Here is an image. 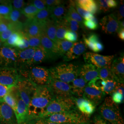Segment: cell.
I'll return each mask as SVG.
<instances>
[{"mask_svg":"<svg viewBox=\"0 0 124 124\" xmlns=\"http://www.w3.org/2000/svg\"><path fill=\"white\" fill-rule=\"evenodd\" d=\"M53 98V96L47 85H36L28 107V121L41 117L49 102Z\"/></svg>","mask_w":124,"mask_h":124,"instance_id":"obj_1","label":"cell"},{"mask_svg":"<svg viewBox=\"0 0 124 124\" xmlns=\"http://www.w3.org/2000/svg\"><path fill=\"white\" fill-rule=\"evenodd\" d=\"M80 67L73 63H64L49 69L51 78L68 84L79 76Z\"/></svg>","mask_w":124,"mask_h":124,"instance_id":"obj_2","label":"cell"},{"mask_svg":"<svg viewBox=\"0 0 124 124\" xmlns=\"http://www.w3.org/2000/svg\"><path fill=\"white\" fill-rule=\"evenodd\" d=\"M44 118L61 124H88V116L81 113L78 109L74 111L54 114Z\"/></svg>","mask_w":124,"mask_h":124,"instance_id":"obj_3","label":"cell"},{"mask_svg":"<svg viewBox=\"0 0 124 124\" xmlns=\"http://www.w3.org/2000/svg\"><path fill=\"white\" fill-rule=\"evenodd\" d=\"M75 97L66 98H54L49 102L46 108L44 113L40 118L48 115L74 111L78 109L75 104Z\"/></svg>","mask_w":124,"mask_h":124,"instance_id":"obj_4","label":"cell"},{"mask_svg":"<svg viewBox=\"0 0 124 124\" xmlns=\"http://www.w3.org/2000/svg\"><path fill=\"white\" fill-rule=\"evenodd\" d=\"M101 117L111 124H117L121 118L119 107L113 102L111 97H107L99 108Z\"/></svg>","mask_w":124,"mask_h":124,"instance_id":"obj_5","label":"cell"},{"mask_svg":"<svg viewBox=\"0 0 124 124\" xmlns=\"http://www.w3.org/2000/svg\"><path fill=\"white\" fill-rule=\"evenodd\" d=\"M28 79L36 85H46L50 80L49 69L41 66H35L28 71Z\"/></svg>","mask_w":124,"mask_h":124,"instance_id":"obj_6","label":"cell"},{"mask_svg":"<svg viewBox=\"0 0 124 124\" xmlns=\"http://www.w3.org/2000/svg\"><path fill=\"white\" fill-rule=\"evenodd\" d=\"M54 98H66L73 97L70 84L58 80L50 78L47 85Z\"/></svg>","mask_w":124,"mask_h":124,"instance_id":"obj_7","label":"cell"},{"mask_svg":"<svg viewBox=\"0 0 124 124\" xmlns=\"http://www.w3.org/2000/svg\"><path fill=\"white\" fill-rule=\"evenodd\" d=\"M36 85L28 79L20 77L16 87L21 98L28 107L36 90Z\"/></svg>","mask_w":124,"mask_h":124,"instance_id":"obj_8","label":"cell"},{"mask_svg":"<svg viewBox=\"0 0 124 124\" xmlns=\"http://www.w3.org/2000/svg\"><path fill=\"white\" fill-rule=\"evenodd\" d=\"M20 76L17 70L12 67L0 68V84L10 88L16 86Z\"/></svg>","mask_w":124,"mask_h":124,"instance_id":"obj_9","label":"cell"},{"mask_svg":"<svg viewBox=\"0 0 124 124\" xmlns=\"http://www.w3.org/2000/svg\"><path fill=\"white\" fill-rule=\"evenodd\" d=\"M17 50L3 46L0 47V67L15 68L17 65Z\"/></svg>","mask_w":124,"mask_h":124,"instance_id":"obj_10","label":"cell"},{"mask_svg":"<svg viewBox=\"0 0 124 124\" xmlns=\"http://www.w3.org/2000/svg\"><path fill=\"white\" fill-rule=\"evenodd\" d=\"M83 57L85 62L100 69L107 65H111L115 56H103L98 53L87 52L84 53Z\"/></svg>","mask_w":124,"mask_h":124,"instance_id":"obj_11","label":"cell"},{"mask_svg":"<svg viewBox=\"0 0 124 124\" xmlns=\"http://www.w3.org/2000/svg\"><path fill=\"white\" fill-rule=\"evenodd\" d=\"M13 90L17 100V108L15 115L17 124H24L29 120L28 108L20 98L16 87H13Z\"/></svg>","mask_w":124,"mask_h":124,"instance_id":"obj_12","label":"cell"},{"mask_svg":"<svg viewBox=\"0 0 124 124\" xmlns=\"http://www.w3.org/2000/svg\"><path fill=\"white\" fill-rule=\"evenodd\" d=\"M102 31L106 34H113L119 29V21L114 14H110L102 18L100 23Z\"/></svg>","mask_w":124,"mask_h":124,"instance_id":"obj_13","label":"cell"},{"mask_svg":"<svg viewBox=\"0 0 124 124\" xmlns=\"http://www.w3.org/2000/svg\"><path fill=\"white\" fill-rule=\"evenodd\" d=\"M44 23H40L35 18L28 19L23 26L22 32L30 36H40L43 29Z\"/></svg>","mask_w":124,"mask_h":124,"instance_id":"obj_14","label":"cell"},{"mask_svg":"<svg viewBox=\"0 0 124 124\" xmlns=\"http://www.w3.org/2000/svg\"><path fill=\"white\" fill-rule=\"evenodd\" d=\"M40 38L41 46L46 53L48 59H53L59 57L56 43L50 40L46 36L43 31V29L40 36Z\"/></svg>","mask_w":124,"mask_h":124,"instance_id":"obj_15","label":"cell"},{"mask_svg":"<svg viewBox=\"0 0 124 124\" xmlns=\"http://www.w3.org/2000/svg\"><path fill=\"white\" fill-rule=\"evenodd\" d=\"M0 123L17 124L14 112L4 102H0Z\"/></svg>","mask_w":124,"mask_h":124,"instance_id":"obj_16","label":"cell"},{"mask_svg":"<svg viewBox=\"0 0 124 124\" xmlns=\"http://www.w3.org/2000/svg\"><path fill=\"white\" fill-rule=\"evenodd\" d=\"M111 70L114 78L118 82L124 83V58L123 54L113 61L111 64Z\"/></svg>","mask_w":124,"mask_h":124,"instance_id":"obj_17","label":"cell"},{"mask_svg":"<svg viewBox=\"0 0 124 124\" xmlns=\"http://www.w3.org/2000/svg\"><path fill=\"white\" fill-rule=\"evenodd\" d=\"M105 95L102 91L86 85L85 88L82 98L92 102L96 106L101 102Z\"/></svg>","mask_w":124,"mask_h":124,"instance_id":"obj_18","label":"cell"},{"mask_svg":"<svg viewBox=\"0 0 124 124\" xmlns=\"http://www.w3.org/2000/svg\"><path fill=\"white\" fill-rule=\"evenodd\" d=\"M86 46L82 41L76 42L73 43L72 46L63 56L64 61H70L79 58L84 53Z\"/></svg>","mask_w":124,"mask_h":124,"instance_id":"obj_19","label":"cell"},{"mask_svg":"<svg viewBox=\"0 0 124 124\" xmlns=\"http://www.w3.org/2000/svg\"><path fill=\"white\" fill-rule=\"evenodd\" d=\"M74 99L77 108L84 115L89 116L95 111L96 106L92 102L83 98L75 97Z\"/></svg>","mask_w":124,"mask_h":124,"instance_id":"obj_20","label":"cell"},{"mask_svg":"<svg viewBox=\"0 0 124 124\" xmlns=\"http://www.w3.org/2000/svg\"><path fill=\"white\" fill-rule=\"evenodd\" d=\"M98 69L91 64L86 63L80 68L79 76L89 82L98 77Z\"/></svg>","mask_w":124,"mask_h":124,"instance_id":"obj_21","label":"cell"},{"mask_svg":"<svg viewBox=\"0 0 124 124\" xmlns=\"http://www.w3.org/2000/svg\"><path fill=\"white\" fill-rule=\"evenodd\" d=\"M17 50V66H20L21 67L28 66V64L33 58L35 48L29 47L22 50Z\"/></svg>","mask_w":124,"mask_h":124,"instance_id":"obj_22","label":"cell"},{"mask_svg":"<svg viewBox=\"0 0 124 124\" xmlns=\"http://www.w3.org/2000/svg\"><path fill=\"white\" fill-rule=\"evenodd\" d=\"M87 83L85 80L81 77L76 78L73 80L70 85L73 95L79 98H82L84 90Z\"/></svg>","mask_w":124,"mask_h":124,"instance_id":"obj_23","label":"cell"},{"mask_svg":"<svg viewBox=\"0 0 124 124\" xmlns=\"http://www.w3.org/2000/svg\"><path fill=\"white\" fill-rule=\"evenodd\" d=\"M43 31L46 36L51 40L56 43L57 41L56 38V23L51 18L44 23Z\"/></svg>","mask_w":124,"mask_h":124,"instance_id":"obj_24","label":"cell"},{"mask_svg":"<svg viewBox=\"0 0 124 124\" xmlns=\"http://www.w3.org/2000/svg\"><path fill=\"white\" fill-rule=\"evenodd\" d=\"M51 17L55 22L61 21L66 16L68 13V7L61 4L51 8Z\"/></svg>","mask_w":124,"mask_h":124,"instance_id":"obj_25","label":"cell"},{"mask_svg":"<svg viewBox=\"0 0 124 124\" xmlns=\"http://www.w3.org/2000/svg\"><path fill=\"white\" fill-rule=\"evenodd\" d=\"M75 3L85 10L94 14L98 11L97 1L93 0H79L75 1Z\"/></svg>","mask_w":124,"mask_h":124,"instance_id":"obj_26","label":"cell"},{"mask_svg":"<svg viewBox=\"0 0 124 124\" xmlns=\"http://www.w3.org/2000/svg\"><path fill=\"white\" fill-rule=\"evenodd\" d=\"M47 56L44 50L40 46L39 47L35 48V52L33 58L29 62L28 66L40 63L47 59Z\"/></svg>","mask_w":124,"mask_h":124,"instance_id":"obj_27","label":"cell"},{"mask_svg":"<svg viewBox=\"0 0 124 124\" xmlns=\"http://www.w3.org/2000/svg\"><path fill=\"white\" fill-rule=\"evenodd\" d=\"M10 22L13 23H20L23 25L28 19L23 14L21 10L13 9L7 19Z\"/></svg>","mask_w":124,"mask_h":124,"instance_id":"obj_28","label":"cell"},{"mask_svg":"<svg viewBox=\"0 0 124 124\" xmlns=\"http://www.w3.org/2000/svg\"><path fill=\"white\" fill-rule=\"evenodd\" d=\"M75 4V1L71 0L70 2V4L67 6L68 7V13L67 15L71 18V19L75 20L78 23L80 26L82 27L83 25V20L82 18L80 16V15L77 12L75 8L74 7V5Z\"/></svg>","mask_w":124,"mask_h":124,"instance_id":"obj_29","label":"cell"},{"mask_svg":"<svg viewBox=\"0 0 124 124\" xmlns=\"http://www.w3.org/2000/svg\"><path fill=\"white\" fill-rule=\"evenodd\" d=\"M58 54L59 57L63 56L70 49L73 43L65 40H58L56 43Z\"/></svg>","mask_w":124,"mask_h":124,"instance_id":"obj_30","label":"cell"},{"mask_svg":"<svg viewBox=\"0 0 124 124\" xmlns=\"http://www.w3.org/2000/svg\"><path fill=\"white\" fill-rule=\"evenodd\" d=\"M84 44L86 47L94 52H97L96 45L98 42L100 41L98 36L95 34L90 35L88 38L84 37Z\"/></svg>","mask_w":124,"mask_h":124,"instance_id":"obj_31","label":"cell"},{"mask_svg":"<svg viewBox=\"0 0 124 124\" xmlns=\"http://www.w3.org/2000/svg\"><path fill=\"white\" fill-rule=\"evenodd\" d=\"M2 102L10 107L15 113L17 108V100L13 92V87L11 88L9 93L5 96Z\"/></svg>","mask_w":124,"mask_h":124,"instance_id":"obj_32","label":"cell"},{"mask_svg":"<svg viewBox=\"0 0 124 124\" xmlns=\"http://www.w3.org/2000/svg\"><path fill=\"white\" fill-rule=\"evenodd\" d=\"M23 32H16L10 36L9 38L4 42V46L12 48H16L22 36Z\"/></svg>","mask_w":124,"mask_h":124,"instance_id":"obj_33","label":"cell"},{"mask_svg":"<svg viewBox=\"0 0 124 124\" xmlns=\"http://www.w3.org/2000/svg\"><path fill=\"white\" fill-rule=\"evenodd\" d=\"M98 77L104 80H115L111 70V65H107L98 69Z\"/></svg>","mask_w":124,"mask_h":124,"instance_id":"obj_34","label":"cell"},{"mask_svg":"<svg viewBox=\"0 0 124 124\" xmlns=\"http://www.w3.org/2000/svg\"><path fill=\"white\" fill-rule=\"evenodd\" d=\"M11 0H5L4 2L0 5V16L8 19L13 10Z\"/></svg>","mask_w":124,"mask_h":124,"instance_id":"obj_35","label":"cell"},{"mask_svg":"<svg viewBox=\"0 0 124 124\" xmlns=\"http://www.w3.org/2000/svg\"><path fill=\"white\" fill-rule=\"evenodd\" d=\"M39 11L33 5L31 4L26 6L21 10V12L28 19H32L35 18Z\"/></svg>","mask_w":124,"mask_h":124,"instance_id":"obj_36","label":"cell"},{"mask_svg":"<svg viewBox=\"0 0 124 124\" xmlns=\"http://www.w3.org/2000/svg\"><path fill=\"white\" fill-rule=\"evenodd\" d=\"M51 14V9L47 7L46 9L39 10L34 18L38 22L43 23L50 18Z\"/></svg>","mask_w":124,"mask_h":124,"instance_id":"obj_37","label":"cell"},{"mask_svg":"<svg viewBox=\"0 0 124 124\" xmlns=\"http://www.w3.org/2000/svg\"><path fill=\"white\" fill-rule=\"evenodd\" d=\"M118 82L114 80H105V84L102 88L101 91L105 95L112 94L115 90Z\"/></svg>","mask_w":124,"mask_h":124,"instance_id":"obj_38","label":"cell"},{"mask_svg":"<svg viewBox=\"0 0 124 124\" xmlns=\"http://www.w3.org/2000/svg\"><path fill=\"white\" fill-rule=\"evenodd\" d=\"M56 38L57 40H64V36L67 31L63 22L61 21L56 22Z\"/></svg>","mask_w":124,"mask_h":124,"instance_id":"obj_39","label":"cell"},{"mask_svg":"<svg viewBox=\"0 0 124 124\" xmlns=\"http://www.w3.org/2000/svg\"><path fill=\"white\" fill-rule=\"evenodd\" d=\"M105 84V80H102L100 77H97L93 80L89 81L87 85L96 89L98 90L101 91L103 86Z\"/></svg>","mask_w":124,"mask_h":124,"instance_id":"obj_40","label":"cell"},{"mask_svg":"<svg viewBox=\"0 0 124 124\" xmlns=\"http://www.w3.org/2000/svg\"><path fill=\"white\" fill-rule=\"evenodd\" d=\"M25 36L29 41L30 47L36 48L41 46L40 36H30L25 35Z\"/></svg>","mask_w":124,"mask_h":124,"instance_id":"obj_41","label":"cell"},{"mask_svg":"<svg viewBox=\"0 0 124 124\" xmlns=\"http://www.w3.org/2000/svg\"><path fill=\"white\" fill-rule=\"evenodd\" d=\"M29 47H30L29 41L26 36L23 33L22 36L19 40L16 48L19 50H22Z\"/></svg>","mask_w":124,"mask_h":124,"instance_id":"obj_42","label":"cell"},{"mask_svg":"<svg viewBox=\"0 0 124 124\" xmlns=\"http://www.w3.org/2000/svg\"><path fill=\"white\" fill-rule=\"evenodd\" d=\"M24 124H61L54 123L44 118H38L28 121Z\"/></svg>","mask_w":124,"mask_h":124,"instance_id":"obj_43","label":"cell"},{"mask_svg":"<svg viewBox=\"0 0 124 124\" xmlns=\"http://www.w3.org/2000/svg\"><path fill=\"white\" fill-rule=\"evenodd\" d=\"M64 39L71 42H75L78 40V34L76 32L67 31L64 36Z\"/></svg>","mask_w":124,"mask_h":124,"instance_id":"obj_44","label":"cell"},{"mask_svg":"<svg viewBox=\"0 0 124 124\" xmlns=\"http://www.w3.org/2000/svg\"><path fill=\"white\" fill-rule=\"evenodd\" d=\"M11 5L13 9L22 10L26 6V3L23 0H11Z\"/></svg>","mask_w":124,"mask_h":124,"instance_id":"obj_45","label":"cell"},{"mask_svg":"<svg viewBox=\"0 0 124 124\" xmlns=\"http://www.w3.org/2000/svg\"><path fill=\"white\" fill-rule=\"evenodd\" d=\"M98 10L102 11L104 13L108 12L110 9L108 8L107 0H99L97 1Z\"/></svg>","mask_w":124,"mask_h":124,"instance_id":"obj_46","label":"cell"},{"mask_svg":"<svg viewBox=\"0 0 124 124\" xmlns=\"http://www.w3.org/2000/svg\"><path fill=\"white\" fill-rule=\"evenodd\" d=\"M111 98L112 101L117 104L121 103L124 101V95L117 92H114L112 93Z\"/></svg>","mask_w":124,"mask_h":124,"instance_id":"obj_47","label":"cell"},{"mask_svg":"<svg viewBox=\"0 0 124 124\" xmlns=\"http://www.w3.org/2000/svg\"><path fill=\"white\" fill-rule=\"evenodd\" d=\"M31 4L38 10H41L47 8L44 0H34L32 1Z\"/></svg>","mask_w":124,"mask_h":124,"instance_id":"obj_48","label":"cell"},{"mask_svg":"<svg viewBox=\"0 0 124 124\" xmlns=\"http://www.w3.org/2000/svg\"><path fill=\"white\" fill-rule=\"evenodd\" d=\"M11 25V22L8 19L4 18L0 22V34L7 31Z\"/></svg>","mask_w":124,"mask_h":124,"instance_id":"obj_49","label":"cell"},{"mask_svg":"<svg viewBox=\"0 0 124 124\" xmlns=\"http://www.w3.org/2000/svg\"><path fill=\"white\" fill-rule=\"evenodd\" d=\"M83 24L87 29L91 30H97L98 27V25L96 24L91 20H84Z\"/></svg>","mask_w":124,"mask_h":124,"instance_id":"obj_50","label":"cell"},{"mask_svg":"<svg viewBox=\"0 0 124 124\" xmlns=\"http://www.w3.org/2000/svg\"><path fill=\"white\" fill-rule=\"evenodd\" d=\"M44 1L46 7L50 8L62 4L63 3L62 1L60 0H44Z\"/></svg>","mask_w":124,"mask_h":124,"instance_id":"obj_51","label":"cell"},{"mask_svg":"<svg viewBox=\"0 0 124 124\" xmlns=\"http://www.w3.org/2000/svg\"><path fill=\"white\" fill-rule=\"evenodd\" d=\"M10 89V87L0 84V102L2 101L5 96L9 93Z\"/></svg>","mask_w":124,"mask_h":124,"instance_id":"obj_52","label":"cell"},{"mask_svg":"<svg viewBox=\"0 0 124 124\" xmlns=\"http://www.w3.org/2000/svg\"><path fill=\"white\" fill-rule=\"evenodd\" d=\"M124 1L121 0L120 2V7L118 11L117 18L118 20L120 22L122 20V19L124 18Z\"/></svg>","mask_w":124,"mask_h":124,"instance_id":"obj_53","label":"cell"},{"mask_svg":"<svg viewBox=\"0 0 124 124\" xmlns=\"http://www.w3.org/2000/svg\"><path fill=\"white\" fill-rule=\"evenodd\" d=\"M74 7L75 8L76 11H77V12L80 15V16L82 18H85V17H86V16L90 13L89 12H87V11L85 10L84 9L81 8L79 6H78L75 3V4L74 5Z\"/></svg>","mask_w":124,"mask_h":124,"instance_id":"obj_54","label":"cell"},{"mask_svg":"<svg viewBox=\"0 0 124 124\" xmlns=\"http://www.w3.org/2000/svg\"><path fill=\"white\" fill-rule=\"evenodd\" d=\"M94 124H110L105 120L103 119L100 116H96L94 118Z\"/></svg>","mask_w":124,"mask_h":124,"instance_id":"obj_55","label":"cell"},{"mask_svg":"<svg viewBox=\"0 0 124 124\" xmlns=\"http://www.w3.org/2000/svg\"><path fill=\"white\" fill-rule=\"evenodd\" d=\"M65 22L67 23H69L70 24H71L72 25H75V26H79L80 24L78 23L75 20H74L73 19H71V18L69 17L67 15L63 19Z\"/></svg>","mask_w":124,"mask_h":124,"instance_id":"obj_56","label":"cell"},{"mask_svg":"<svg viewBox=\"0 0 124 124\" xmlns=\"http://www.w3.org/2000/svg\"><path fill=\"white\" fill-rule=\"evenodd\" d=\"M108 5V8L111 9L113 8H115L118 6V2L115 0H107Z\"/></svg>","mask_w":124,"mask_h":124,"instance_id":"obj_57","label":"cell"},{"mask_svg":"<svg viewBox=\"0 0 124 124\" xmlns=\"http://www.w3.org/2000/svg\"><path fill=\"white\" fill-rule=\"evenodd\" d=\"M118 36L120 39L122 40H124V28H119L118 31Z\"/></svg>","mask_w":124,"mask_h":124,"instance_id":"obj_58","label":"cell"},{"mask_svg":"<svg viewBox=\"0 0 124 124\" xmlns=\"http://www.w3.org/2000/svg\"><path fill=\"white\" fill-rule=\"evenodd\" d=\"M117 124H124V120L122 118H121L120 120L119 121Z\"/></svg>","mask_w":124,"mask_h":124,"instance_id":"obj_59","label":"cell"},{"mask_svg":"<svg viewBox=\"0 0 124 124\" xmlns=\"http://www.w3.org/2000/svg\"><path fill=\"white\" fill-rule=\"evenodd\" d=\"M4 46V43L1 41V40H0V47L3 46Z\"/></svg>","mask_w":124,"mask_h":124,"instance_id":"obj_60","label":"cell"},{"mask_svg":"<svg viewBox=\"0 0 124 124\" xmlns=\"http://www.w3.org/2000/svg\"><path fill=\"white\" fill-rule=\"evenodd\" d=\"M5 0H0V5L2 4V3H3L4 2Z\"/></svg>","mask_w":124,"mask_h":124,"instance_id":"obj_61","label":"cell"},{"mask_svg":"<svg viewBox=\"0 0 124 124\" xmlns=\"http://www.w3.org/2000/svg\"><path fill=\"white\" fill-rule=\"evenodd\" d=\"M4 18H2V17H1L0 16V22Z\"/></svg>","mask_w":124,"mask_h":124,"instance_id":"obj_62","label":"cell"},{"mask_svg":"<svg viewBox=\"0 0 124 124\" xmlns=\"http://www.w3.org/2000/svg\"></svg>","mask_w":124,"mask_h":124,"instance_id":"obj_63","label":"cell"}]
</instances>
